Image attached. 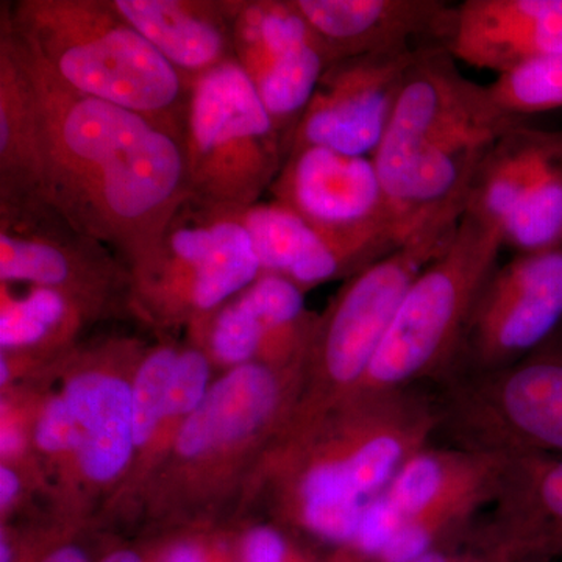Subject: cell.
Wrapping results in <instances>:
<instances>
[{
  "label": "cell",
  "mask_w": 562,
  "mask_h": 562,
  "mask_svg": "<svg viewBox=\"0 0 562 562\" xmlns=\"http://www.w3.org/2000/svg\"><path fill=\"white\" fill-rule=\"evenodd\" d=\"M0 31L35 92L47 203L131 269L190 198L183 143L138 113L70 90L14 35L3 14Z\"/></svg>",
  "instance_id": "cell-1"
},
{
  "label": "cell",
  "mask_w": 562,
  "mask_h": 562,
  "mask_svg": "<svg viewBox=\"0 0 562 562\" xmlns=\"http://www.w3.org/2000/svg\"><path fill=\"white\" fill-rule=\"evenodd\" d=\"M522 122L495 109L487 88L469 80L449 49L422 55L372 157L402 241L462 216L492 143Z\"/></svg>",
  "instance_id": "cell-2"
},
{
  "label": "cell",
  "mask_w": 562,
  "mask_h": 562,
  "mask_svg": "<svg viewBox=\"0 0 562 562\" xmlns=\"http://www.w3.org/2000/svg\"><path fill=\"white\" fill-rule=\"evenodd\" d=\"M2 14L70 90L138 113L183 143L191 81L111 0H20Z\"/></svg>",
  "instance_id": "cell-3"
},
{
  "label": "cell",
  "mask_w": 562,
  "mask_h": 562,
  "mask_svg": "<svg viewBox=\"0 0 562 562\" xmlns=\"http://www.w3.org/2000/svg\"><path fill=\"white\" fill-rule=\"evenodd\" d=\"M438 427L432 387L355 394L277 454L281 498L369 502L386 491L414 453L435 441Z\"/></svg>",
  "instance_id": "cell-4"
},
{
  "label": "cell",
  "mask_w": 562,
  "mask_h": 562,
  "mask_svg": "<svg viewBox=\"0 0 562 562\" xmlns=\"http://www.w3.org/2000/svg\"><path fill=\"white\" fill-rule=\"evenodd\" d=\"M461 217L435 222L346 280L317 317L283 447L301 441L357 392L406 291L449 247Z\"/></svg>",
  "instance_id": "cell-5"
},
{
  "label": "cell",
  "mask_w": 562,
  "mask_h": 562,
  "mask_svg": "<svg viewBox=\"0 0 562 562\" xmlns=\"http://www.w3.org/2000/svg\"><path fill=\"white\" fill-rule=\"evenodd\" d=\"M503 246L497 228L465 210L449 247L406 291L355 394L441 383Z\"/></svg>",
  "instance_id": "cell-6"
},
{
  "label": "cell",
  "mask_w": 562,
  "mask_h": 562,
  "mask_svg": "<svg viewBox=\"0 0 562 562\" xmlns=\"http://www.w3.org/2000/svg\"><path fill=\"white\" fill-rule=\"evenodd\" d=\"M183 150L198 201L244 211L271 190L286 160L283 136L238 61L192 81Z\"/></svg>",
  "instance_id": "cell-7"
},
{
  "label": "cell",
  "mask_w": 562,
  "mask_h": 562,
  "mask_svg": "<svg viewBox=\"0 0 562 562\" xmlns=\"http://www.w3.org/2000/svg\"><path fill=\"white\" fill-rule=\"evenodd\" d=\"M128 272L133 297L151 319L199 325L260 279L261 266L239 211L190 195Z\"/></svg>",
  "instance_id": "cell-8"
},
{
  "label": "cell",
  "mask_w": 562,
  "mask_h": 562,
  "mask_svg": "<svg viewBox=\"0 0 562 562\" xmlns=\"http://www.w3.org/2000/svg\"><path fill=\"white\" fill-rule=\"evenodd\" d=\"M432 391L436 439L443 446L502 457H562V327L514 364Z\"/></svg>",
  "instance_id": "cell-9"
},
{
  "label": "cell",
  "mask_w": 562,
  "mask_h": 562,
  "mask_svg": "<svg viewBox=\"0 0 562 562\" xmlns=\"http://www.w3.org/2000/svg\"><path fill=\"white\" fill-rule=\"evenodd\" d=\"M269 191L360 271L405 244L392 222L373 158L302 147L288 155Z\"/></svg>",
  "instance_id": "cell-10"
},
{
  "label": "cell",
  "mask_w": 562,
  "mask_h": 562,
  "mask_svg": "<svg viewBox=\"0 0 562 562\" xmlns=\"http://www.w3.org/2000/svg\"><path fill=\"white\" fill-rule=\"evenodd\" d=\"M561 327L562 247L517 254L484 283L439 384L514 364Z\"/></svg>",
  "instance_id": "cell-11"
},
{
  "label": "cell",
  "mask_w": 562,
  "mask_h": 562,
  "mask_svg": "<svg viewBox=\"0 0 562 562\" xmlns=\"http://www.w3.org/2000/svg\"><path fill=\"white\" fill-rule=\"evenodd\" d=\"M468 211L517 254L562 247V131L509 128L492 143L469 191Z\"/></svg>",
  "instance_id": "cell-12"
},
{
  "label": "cell",
  "mask_w": 562,
  "mask_h": 562,
  "mask_svg": "<svg viewBox=\"0 0 562 562\" xmlns=\"http://www.w3.org/2000/svg\"><path fill=\"white\" fill-rule=\"evenodd\" d=\"M235 60L271 114L284 151L331 65L330 50L292 0H228Z\"/></svg>",
  "instance_id": "cell-13"
},
{
  "label": "cell",
  "mask_w": 562,
  "mask_h": 562,
  "mask_svg": "<svg viewBox=\"0 0 562 562\" xmlns=\"http://www.w3.org/2000/svg\"><path fill=\"white\" fill-rule=\"evenodd\" d=\"M430 50L373 52L331 63L292 132L288 155L316 146L372 158L390 127L409 70Z\"/></svg>",
  "instance_id": "cell-14"
},
{
  "label": "cell",
  "mask_w": 562,
  "mask_h": 562,
  "mask_svg": "<svg viewBox=\"0 0 562 562\" xmlns=\"http://www.w3.org/2000/svg\"><path fill=\"white\" fill-rule=\"evenodd\" d=\"M302 369L303 364L276 368L255 361L224 373L177 428V458L213 460L261 436H273L279 446L297 403Z\"/></svg>",
  "instance_id": "cell-15"
},
{
  "label": "cell",
  "mask_w": 562,
  "mask_h": 562,
  "mask_svg": "<svg viewBox=\"0 0 562 562\" xmlns=\"http://www.w3.org/2000/svg\"><path fill=\"white\" fill-rule=\"evenodd\" d=\"M125 279L105 246L54 210L0 211V283L52 288L99 310Z\"/></svg>",
  "instance_id": "cell-16"
},
{
  "label": "cell",
  "mask_w": 562,
  "mask_h": 562,
  "mask_svg": "<svg viewBox=\"0 0 562 562\" xmlns=\"http://www.w3.org/2000/svg\"><path fill=\"white\" fill-rule=\"evenodd\" d=\"M342 58L395 49L450 50L458 5L442 0H292Z\"/></svg>",
  "instance_id": "cell-17"
},
{
  "label": "cell",
  "mask_w": 562,
  "mask_h": 562,
  "mask_svg": "<svg viewBox=\"0 0 562 562\" xmlns=\"http://www.w3.org/2000/svg\"><path fill=\"white\" fill-rule=\"evenodd\" d=\"M475 530L502 562L562 558V457H508Z\"/></svg>",
  "instance_id": "cell-18"
},
{
  "label": "cell",
  "mask_w": 562,
  "mask_h": 562,
  "mask_svg": "<svg viewBox=\"0 0 562 562\" xmlns=\"http://www.w3.org/2000/svg\"><path fill=\"white\" fill-rule=\"evenodd\" d=\"M450 54L498 76L562 54V0H464Z\"/></svg>",
  "instance_id": "cell-19"
},
{
  "label": "cell",
  "mask_w": 562,
  "mask_h": 562,
  "mask_svg": "<svg viewBox=\"0 0 562 562\" xmlns=\"http://www.w3.org/2000/svg\"><path fill=\"white\" fill-rule=\"evenodd\" d=\"M80 428L77 469L85 482L109 486L127 472L135 457L132 383L114 371L74 372L61 391Z\"/></svg>",
  "instance_id": "cell-20"
},
{
  "label": "cell",
  "mask_w": 562,
  "mask_h": 562,
  "mask_svg": "<svg viewBox=\"0 0 562 562\" xmlns=\"http://www.w3.org/2000/svg\"><path fill=\"white\" fill-rule=\"evenodd\" d=\"M111 5L191 83L235 60L224 2L111 0Z\"/></svg>",
  "instance_id": "cell-21"
},
{
  "label": "cell",
  "mask_w": 562,
  "mask_h": 562,
  "mask_svg": "<svg viewBox=\"0 0 562 562\" xmlns=\"http://www.w3.org/2000/svg\"><path fill=\"white\" fill-rule=\"evenodd\" d=\"M50 209L35 92L0 31V211Z\"/></svg>",
  "instance_id": "cell-22"
},
{
  "label": "cell",
  "mask_w": 562,
  "mask_h": 562,
  "mask_svg": "<svg viewBox=\"0 0 562 562\" xmlns=\"http://www.w3.org/2000/svg\"><path fill=\"white\" fill-rule=\"evenodd\" d=\"M239 220L249 232L261 273L286 277L310 291L360 272L338 246L279 202L255 203L239 211Z\"/></svg>",
  "instance_id": "cell-23"
},
{
  "label": "cell",
  "mask_w": 562,
  "mask_h": 562,
  "mask_svg": "<svg viewBox=\"0 0 562 562\" xmlns=\"http://www.w3.org/2000/svg\"><path fill=\"white\" fill-rule=\"evenodd\" d=\"M506 460L502 454L430 443L402 465L383 494L403 520L465 498L492 503Z\"/></svg>",
  "instance_id": "cell-24"
},
{
  "label": "cell",
  "mask_w": 562,
  "mask_h": 562,
  "mask_svg": "<svg viewBox=\"0 0 562 562\" xmlns=\"http://www.w3.org/2000/svg\"><path fill=\"white\" fill-rule=\"evenodd\" d=\"M95 308L63 291L32 286L22 297H13L2 284L0 347L9 355L57 346Z\"/></svg>",
  "instance_id": "cell-25"
},
{
  "label": "cell",
  "mask_w": 562,
  "mask_h": 562,
  "mask_svg": "<svg viewBox=\"0 0 562 562\" xmlns=\"http://www.w3.org/2000/svg\"><path fill=\"white\" fill-rule=\"evenodd\" d=\"M495 109L512 120L562 109V54L539 58L503 72L487 85Z\"/></svg>",
  "instance_id": "cell-26"
},
{
  "label": "cell",
  "mask_w": 562,
  "mask_h": 562,
  "mask_svg": "<svg viewBox=\"0 0 562 562\" xmlns=\"http://www.w3.org/2000/svg\"><path fill=\"white\" fill-rule=\"evenodd\" d=\"M179 350L172 346L155 347L144 355L133 375V435L136 452H144L162 430Z\"/></svg>",
  "instance_id": "cell-27"
},
{
  "label": "cell",
  "mask_w": 562,
  "mask_h": 562,
  "mask_svg": "<svg viewBox=\"0 0 562 562\" xmlns=\"http://www.w3.org/2000/svg\"><path fill=\"white\" fill-rule=\"evenodd\" d=\"M210 362V357L202 347H184L179 350L162 428L177 422L180 427L181 422L191 416L201 405L211 387Z\"/></svg>",
  "instance_id": "cell-28"
},
{
  "label": "cell",
  "mask_w": 562,
  "mask_h": 562,
  "mask_svg": "<svg viewBox=\"0 0 562 562\" xmlns=\"http://www.w3.org/2000/svg\"><path fill=\"white\" fill-rule=\"evenodd\" d=\"M33 441L47 457L66 458L79 452L81 435L63 394L47 398L33 427Z\"/></svg>",
  "instance_id": "cell-29"
},
{
  "label": "cell",
  "mask_w": 562,
  "mask_h": 562,
  "mask_svg": "<svg viewBox=\"0 0 562 562\" xmlns=\"http://www.w3.org/2000/svg\"><path fill=\"white\" fill-rule=\"evenodd\" d=\"M241 562H327V558L297 546L272 525H258L244 536Z\"/></svg>",
  "instance_id": "cell-30"
},
{
  "label": "cell",
  "mask_w": 562,
  "mask_h": 562,
  "mask_svg": "<svg viewBox=\"0 0 562 562\" xmlns=\"http://www.w3.org/2000/svg\"><path fill=\"white\" fill-rule=\"evenodd\" d=\"M476 525V524H475ZM414 562H502L476 535L475 527L458 541L443 543Z\"/></svg>",
  "instance_id": "cell-31"
},
{
  "label": "cell",
  "mask_w": 562,
  "mask_h": 562,
  "mask_svg": "<svg viewBox=\"0 0 562 562\" xmlns=\"http://www.w3.org/2000/svg\"><path fill=\"white\" fill-rule=\"evenodd\" d=\"M0 446H2L0 449H2L3 461H11L20 457L25 447V432L22 430L20 420H13L5 414H2Z\"/></svg>",
  "instance_id": "cell-32"
},
{
  "label": "cell",
  "mask_w": 562,
  "mask_h": 562,
  "mask_svg": "<svg viewBox=\"0 0 562 562\" xmlns=\"http://www.w3.org/2000/svg\"><path fill=\"white\" fill-rule=\"evenodd\" d=\"M160 562H213L210 554L198 542L181 541L173 543L161 554Z\"/></svg>",
  "instance_id": "cell-33"
},
{
  "label": "cell",
  "mask_w": 562,
  "mask_h": 562,
  "mask_svg": "<svg viewBox=\"0 0 562 562\" xmlns=\"http://www.w3.org/2000/svg\"><path fill=\"white\" fill-rule=\"evenodd\" d=\"M21 487L22 483L18 472L11 465L2 464V468H0V506H2L3 513L18 501Z\"/></svg>",
  "instance_id": "cell-34"
},
{
  "label": "cell",
  "mask_w": 562,
  "mask_h": 562,
  "mask_svg": "<svg viewBox=\"0 0 562 562\" xmlns=\"http://www.w3.org/2000/svg\"><path fill=\"white\" fill-rule=\"evenodd\" d=\"M40 562H91L87 552L77 546H63L52 550Z\"/></svg>",
  "instance_id": "cell-35"
},
{
  "label": "cell",
  "mask_w": 562,
  "mask_h": 562,
  "mask_svg": "<svg viewBox=\"0 0 562 562\" xmlns=\"http://www.w3.org/2000/svg\"><path fill=\"white\" fill-rule=\"evenodd\" d=\"M101 562H144L143 558L139 557L138 553L133 552V550L121 549L114 550L106 554L105 558Z\"/></svg>",
  "instance_id": "cell-36"
},
{
  "label": "cell",
  "mask_w": 562,
  "mask_h": 562,
  "mask_svg": "<svg viewBox=\"0 0 562 562\" xmlns=\"http://www.w3.org/2000/svg\"><path fill=\"white\" fill-rule=\"evenodd\" d=\"M522 562H554V561H547V560H528Z\"/></svg>",
  "instance_id": "cell-37"
}]
</instances>
